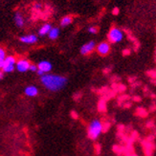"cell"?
I'll return each mask as SVG.
<instances>
[{
	"label": "cell",
	"mask_w": 156,
	"mask_h": 156,
	"mask_svg": "<svg viewBox=\"0 0 156 156\" xmlns=\"http://www.w3.org/2000/svg\"><path fill=\"white\" fill-rule=\"evenodd\" d=\"M40 81L45 88L52 92L61 90L66 85L67 79L63 76L54 75V74H45L40 77Z\"/></svg>",
	"instance_id": "cell-1"
},
{
	"label": "cell",
	"mask_w": 156,
	"mask_h": 156,
	"mask_svg": "<svg viewBox=\"0 0 156 156\" xmlns=\"http://www.w3.org/2000/svg\"><path fill=\"white\" fill-rule=\"evenodd\" d=\"M103 129H104L103 123L100 120H98V119H95V120H93L89 124L88 128H87V135H88V137L91 140H97L99 136L103 132Z\"/></svg>",
	"instance_id": "cell-2"
},
{
	"label": "cell",
	"mask_w": 156,
	"mask_h": 156,
	"mask_svg": "<svg viewBox=\"0 0 156 156\" xmlns=\"http://www.w3.org/2000/svg\"><path fill=\"white\" fill-rule=\"evenodd\" d=\"M124 38V33L121 29L117 27H113L108 33V39L112 43L121 42Z\"/></svg>",
	"instance_id": "cell-3"
},
{
	"label": "cell",
	"mask_w": 156,
	"mask_h": 156,
	"mask_svg": "<svg viewBox=\"0 0 156 156\" xmlns=\"http://www.w3.org/2000/svg\"><path fill=\"white\" fill-rule=\"evenodd\" d=\"M15 64H16V59L15 56H8L4 61V66L2 68L3 73H12L15 70Z\"/></svg>",
	"instance_id": "cell-4"
},
{
	"label": "cell",
	"mask_w": 156,
	"mask_h": 156,
	"mask_svg": "<svg viewBox=\"0 0 156 156\" xmlns=\"http://www.w3.org/2000/svg\"><path fill=\"white\" fill-rule=\"evenodd\" d=\"M30 66H31L30 61H27V59H24V58L19 59V61H16V64H15L16 70L20 73H25V72H27V71H29Z\"/></svg>",
	"instance_id": "cell-5"
},
{
	"label": "cell",
	"mask_w": 156,
	"mask_h": 156,
	"mask_svg": "<svg viewBox=\"0 0 156 156\" xmlns=\"http://www.w3.org/2000/svg\"><path fill=\"white\" fill-rule=\"evenodd\" d=\"M96 47V43L95 41H88L86 43H84L83 46L81 48V54L83 56H86V55H89L90 53L93 52V50L95 49Z\"/></svg>",
	"instance_id": "cell-6"
},
{
	"label": "cell",
	"mask_w": 156,
	"mask_h": 156,
	"mask_svg": "<svg viewBox=\"0 0 156 156\" xmlns=\"http://www.w3.org/2000/svg\"><path fill=\"white\" fill-rule=\"evenodd\" d=\"M19 40H20L22 43H25V44H35L38 42V36L34 35V34H30V35H25V36H20Z\"/></svg>",
	"instance_id": "cell-7"
},
{
	"label": "cell",
	"mask_w": 156,
	"mask_h": 156,
	"mask_svg": "<svg viewBox=\"0 0 156 156\" xmlns=\"http://www.w3.org/2000/svg\"><path fill=\"white\" fill-rule=\"evenodd\" d=\"M97 52L101 56H106L110 52V45L107 42H101L97 46Z\"/></svg>",
	"instance_id": "cell-8"
},
{
	"label": "cell",
	"mask_w": 156,
	"mask_h": 156,
	"mask_svg": "<svg viewBox=\"0 0 156 156\" xmlns=\"http://www.w3.org/2000/svg\"><path fill=\"white\" fill-rule=\"evenodd\" d=\"M38 68L39 70H41L42 72H44L45 74H48L50 72L51 70H52V63H51L50 61H41L38 62Z\"/></svg>",
	"instance_id": "cell-9"
},
{
	"label": "cell",
	"mask_w": 156,
	"mask_h": 156,
	"mask_svg": "<svg viewBox=\"0 0 156 156\" xmlns=\"http://www.w3.org/2000/svg\"><path fill=\"white\" fill-rule=\"evenodd\" d=\"M24 93L28 97H36V96H38V87L35 85H29L25 88Z\"/></svg>",
	"instance_id": "cell-10"
},
{
	"label": "cell",
	"mask_w": 156,
	"mask_h": 156,
	"mask_svg": "<svg viewBox=\"0 0 156 156\" xmlns=\"http://www.w3.org/2000/svg\"><path fill=\"white\" fill-rule=\"evenodd\" d=\"M13 20H15V25L18 28H22V27L24 26V23H25L24 17H23V15H22L20 13L17 12V13H15V16H13Z\"/></svg>",
	"instance_id": "cell-11"
},
{
	"label": "cell",
	"mask_w": 156,
	"mask_h": 156,
	"mask_svg": "<svg viewBox=\"0 0 156 156\" xmlns=\"http://www.w3.org/2000/svg\"><path fill=\"white\" fill-rule=\"evenodd\" d=\"M52 25L49 24V23H45L44 25H42V26L39 28L38 30V35L40 36H44L49 34V32L51 31V29H52Z\"/></svg>",
	"instance_id": "cell-12"
},
{
	"label": "cell",
	"mask_w": 156,
	"mask_h": 156,
	"mask_svg": "<svg viewBox=\"0 0 156 156\" xmlns=\"http://www.w3.org/2000/svg\"><path fill=\"white\" fill-rule=\"evenodd\" d=\"M59 34H61V32H59V29L56 27H53L52 29H51V31L49 32V34H48V36H49L50 39H52V40H54V39H56L59 36Z\"/></svg>",
	"instance_id": "cell-13"
},
{
	"label": "cell",
	"mask_w": 156,
	"mask_h": 156,
	"mask_svg": "<svg viewBox=\"0 0 156 156\" xmlns=\"http://www.w3.org/2000/svg\"><path fill=\"white\" fill-rule=\"evenodd\" d=\"M72 21H73V18L71 17V16H69V15L64 16L61 21V27H67L72 23Z\"/></svg>",
	"instance_id": "cell-14"
},
{
	"label": "cell",
	"mask_w": 156,
	"mask_h": 156,
	"mask_svg": "<svg viewBox=\"0 0 156 156\" xmlns=\"http://www.w3.org/2000/svg\"><path fill=\"white\" fill-rule=\"evenodd\" d=\"M6 52H5V50L3 48L0 47V69H2L4 66V61L5 59H6Z\"/></svg>",
	"instance_id": "cell-15"
},
{
	"label": "cell",
	"mask_w": 156,
	"mask_h": 156,
	"mask_svg": "<svg viewBox=\"0 0 156 156\" xmlns=\"http://www.w3.org/2000/svg\"><path fill=\"white\" fill-rule=\"evenodd\" d=\"M98 32V29L96 27H89L88 28V33L89 34H92V35H95V34H97Z\"/></svg>",
	"instance_id": "cell-16"
},
{
	"label": "cell",
	"mask_w": 156,
	"mask_h": 156,
	"mask_svg": "<svg viewBox=\"0 0 156 156\" xmlns=\"http://www.w3.org/2000/svg\"><path fill=\"white\" fill-rule=\"evenodd\" d=\"M30 71H32V72H38V65H35V64H31L30 66Z\"/></svg>",
	"instance_id": "cell-17"
},
{
	"label": "cell",
	"mask_w": 156,
	"mask_h": 156,
	"mask_svg": "<svg viewBox=\"0 0 156 156\" xmlns=\"http://www.w3.org/2000/svg\"><path fill=\"white\" fill-rule=\"evenodd\" d=\"M34 8H35L36 10H39L41 8V4L40 3H36L35 5H34Z\"/></svg>",
	"instance_id": "cell-18"
},
{
	"label": "cell",
	"mask_w": 156,
	"mask_h": 156,
	"mask_svg": "<svg viewBox=\"0 0 156 156\" xmlns=\"http://www.w3.org/2000/svg\"><path fill=\"white\" fill-rule=\"evenodd\" d=\"M118 13H119V10L117 9V8H115L114 11H113V13H114V15H117Z\"/></svg>",
	"instance_id": "cell-19"
},
{
	"label": "cell",
	"mask_w": 156,
	"mask_h": 156,
	"mask_svg": "<svg viewBox=\"0 0 156 156\" xmlns=\"http://www.w3.org/2000/svg\"><path fill=\"white\" fill-rule=\"evenodd\" d=\"M3 79V71H0V80Z\"/></svg>",
	"instance_id": "cell-20"
},
{
	"label": "cell",
	"mask_w": 156,
	"mask_h": 156,
	"mask_svg": "<svg viewBox=\"0 0 156 156\" xmlns=\"http://www.w3.org/2000/svg\"><path fill=\"white\" fill-rule=\"evenodd\" d=\"M130 156H137V155H135V154H132V155H130Z\"/></svg>",
	"instance_id": "cell-21"
}]
</instances>
